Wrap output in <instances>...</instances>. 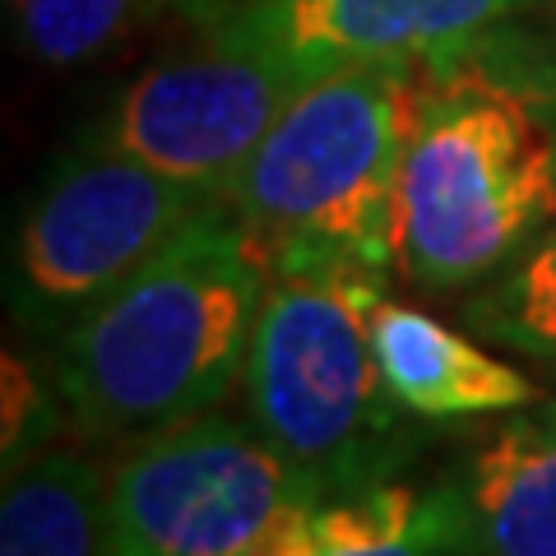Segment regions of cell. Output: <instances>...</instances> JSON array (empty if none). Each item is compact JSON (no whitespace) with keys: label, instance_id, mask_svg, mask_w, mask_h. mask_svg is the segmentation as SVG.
<instances>
[{"label":"cell","instance_id":"1","mask_svg":"<svg viewBox=\"0 0 556 556\" xmlns=\"http://www.w3.org/2000/svg\"><path fill=\"white\" fill-rule=\"evenodd\" d=\"M269 269L214 200L112 298L65 329L56 390L89 437H149L218 408L247 376Z\"/></svg>","mask_w":556,"mask_h":556},{"label":"cell","instance_id":"2","mask_svg":"<svg viewBox=\"0 0 556 556\" xmlns=\"http://www.w3.org/2000/svg\"><path fill=\"white\" fill-rule=\"evenodd\" d=\"M427 65L357 61L288 102L228 200L265 269H399V181Z\"/></svg>","mask_w":556,"mask_h":556},{"label":"cell","instance_id":"3","mask_svg":"<svg viewBox=\"0 0 556 556\" xmlns=\"http://www.w3.org/2000/svg\"><path fill=\"white\" fill-rule=\"evenodd\" d=\"M556 218V121L478 61L427 70L399 181V274L464 292L510 269Z\"/></svg>","mask_w":556,"mask_h":556},{"label":"cell","instance_id":"4","mask_svg":"<svg viewBox=\"0 0 556 556\" xmlns=\"http://www.w3.org/2000/svg\"><path fill=\"white\" fill-rule=\"evenodd\" d=\"M380 274L274 269L247 357L251 427L329 496L386 482L408 450V408L376 367Z\"/></svg>","mask_w":556,"mask_h":556},{"label":"cell","instance_id":"5","mask_svg":"<svg viewBox=\"0 0 556 556\" xmlns=\"http://www.w3.org/2000/svg\"><path fill=\"white\" fill-rule=\"evenodd\" d=\"M329 496L255 427L200 413L139 437L108 478L112 556H255L278 525Z\"/></svg>","mask_w":556,"mask_h":556},{"label":"cell","instance_id":"6","mask_svg":"<svg viewBox=\"0 0 556 556\" xmlns=\"http://www.w3.org/2000/svg\"><path fill=\"white\" fill-rule=\"evenodd\" d=\"M214 200L200 186L89 139L33 195L14 241V311L33 325H75L177 241Z\"/></svg>","mask_w":556,"mask_h":556},{"label":"cell","instance_id":"7","mask_svg":"<svg viewBox=\"0 0 556 556\" xmlns=\"http://www.w3.org/2000/svg\"><path fill=\"white\" fill-rule=\"evenodd\" d=\"M306 84L316 75L278 51L204 33L200 51L149 65L89 139L172 181L228 195L237 172Z\"/></svg>","mask_w":556,"mask_h":556},{"label":"cell","instance_id":"8","mask_svg":"<svg viewBox=\"0 0 556 556\" xmlns=\"http://www.w3.org/2000/svg\"><path fill=\"white\" fill-rule=\"evenodd\" d=\"M538 0H247L223 38L278 51L316 79L357 61H473Z\"/></svg>","mask_w":556,"mask_h":556},{"label":"cell","instance_id":"9","mask_svg":"<svg viewBox=\"0 0 556 556\" xmlns=\"http://www.w3.org/2000/svg\"><path fill=\"white\" fill-rule=\"evenodd\" d=\"M371 348H376V367L386 376V390L413 417L455 422V417L510 413L543 399L525 371L486 357L478 343H468L455 329L431 320L427 311L399 302L376 306Z\"/></svg>","mask_w":556,"mask_h":556},{"label":"cell","instance_id":"10","mask_svg":"<svg viewBox=\"0 0 556 556\" xmlns=\"http://www.w3.org/2000/svg\"><path fill=\"white\" fill-rule=\"evenodd\" d=\"M478 556H556V399H533L459 478Z\"/></svg>","mask_w":556,"mask_h":556},{"label":"cell","instance_id":"11","mask_svg":"<svg viewBox=\"0 0 556 556\" xmlns=\"http://www.w3.org/2000/svg\"><path fill=\"white\" fill-rule=\"evenodd\" d=\"M0 556H112L108 478L75 450H38L10 468Z\"/></svg>","mask_w":556,"mask_h":556},{"label":"cell","instance_id":"12","mask_svg":"<svg viewBox=\"0 0 556 556\" xmlns=\"http://www.w3.org/2000/svg\"><path fill=\"white\" fill-rule=\"evenodd\" d=\"M464 320L482 339L556 362V232L519 255L510 269H501L464 306Z\"/></svg>","mask_w":556,"mask_h":556},{"label":"cell","instance_id":"13","mask_svg":"<svg viewBox=\"0 0 556 556\" xmlns=\"http://www.w3.org/2000/svg\"><path fill=\"white\" fill-rule=\"evenodd\" d=\"M135 0H20V33L47 65H75L108 47L130 24Z\"/></svg>","mask_w":556,"mask_h":556},{"label":"cell","instance_id":"14","mask_svg":"<svg viewBox=\"0 0 556 556\" xmlns=\"http://www.w3.org/2000/svg\"><path fill=\"white\" fill-rule=\"evenodd\" d=\"M334 556H478L473 506H468L459 478H450L441 486H427L422 510L404 533L371 538V543L343 547Z\"/></svg>","mask_w":556,"mask_h":556},{"label":"cell","instance_id":"15","mask_svg":"<svg viewBox=\"0 0 556 556\" xmlns=\"http://www.w3.org/2000/svg\"><path fill=\"white\" fill-rule=\"evenodd\" d=\"M56 431V404L14 353H5V473L33 459Z\"/></svg>","mask_w":556,"mask_h":556},{"label":"cell","instance_id":"16","mask_svg":"<svg viewBox=\"0 0 556 556\" xmlns=\"http://www.w3.org/2000/svg\"><path fill=\"white\" fill-rule=\"evenodd\" d=\"M159 5H167L172 14H181V20L195 24L200 33H214V28L228 24L247 0H159Z\"/></svg>","mask_w":556,"mask_h":556},{"label":"cell","instance_id":"17","mask_svg":"<svg viewBox=\"0 0 556 556\" xmlns=\"http://www.w3.org/2000/svg\"><path fill=\"white\" fill-rule=\"evenodd\" d=\"M5 5H10V10H14V5H20V0H5Z\"/></svg>","mask_w":556,"mask_h":556}]
</instances>
